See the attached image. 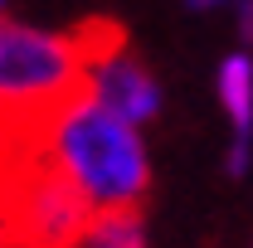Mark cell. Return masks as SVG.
I'll use <instances>...</instances> for the list:
<instances>
[{"label":"cell","mask_w":253,"mask_h":248,"mask_svg":"<svg viewBox=\"0 0 253 248\" xmlns=\"http://www.w3.org/2000/svg\"><path fill=\"white\" fill-rule=\"evenodd\" d=\"M88 93V68L73 34L34 25H0V102H5V156L34 151L63 107Z\"/></svg>","instance_id":"1"},{"label":"cell","mask_w":253,"mask_h":248,"mask_svg":"<svg viewBox=\"0 0 253 248\" xmlns=\"http://www.w3.org/2000/svg\"><path fill=\"white\" fill-rule=\"evenodd\" d=\"M34 151L49 156L88 195L93 209H136V200L151 185V165H146V146H141L136 126L107 112L93 93L63 107Z\"/></svg>","instance_id":"2"},{"label":"cell","mask_w":253,"mask_h":248,"mask_svg":"<svg viewBox=\"0 0 253 248\" xmlns=\"http://www.w3.org/2000/svg\"><path fill=\"white\" fill-rule=\"evenodd\" d=\"M93 214L88 195L44 151L5 156V248H78Z\"/></svg>","instance_id":"3"},{"label":"cell","mask_w":253,"mask_h":248,"mask_svg":"<svg viewBox=\"0 0 253 248\" xmlns=\"http://www.w3.org/2000/svg\"><path fill=\"white\" fill-rule=\"evenodd\" d=\"M88 93H93L107 112H117L122 122H131V126L151 122V117L161 112L156 78H151V68H146L141 59H131V49H122L117 59L88 68Z\"/></svg>","instance_id":"4"},{"label":"cell","mask_w":253,"mask_h":248,"mask_svg":"<svg viewBox=\"0 0 253 248\" xmlns=\"http://www.w3.org/2000/svg\"><path fill=\"white\" fill-rule=\"evenodd\" d=\"M219 102L234 122V146H229V175L249 170V151H253V59L249 54H229L219 63Z\"/></svg>","instance_id":"5"},{"label":"cell","mask_w":253,"mask_h":248,"mask_svg":"<svg viewBox=\"0 0 253 248\" xmlns=\"http://www.w3.org/2000/svg\"><path fill=\"white\" fill-rule=\"evenodd\" d=\"M78 248H146L141 209H97Z\"/></svg>","instance_id":"6"},{"label":"cell","mask_w":253,"mask_h":248,"mask_svg":"<svg viewBox=\"0 0 253 248\" xmlns=\"http://www.w3.org/2000/svg\"><path fill=\"white\" fill-rule=\"evenodd\" d=\"M73 44H78V54H83V68H97V63L117 59V54L126 49V30L117 25V20L93 15V20H83V25L73 30Z\"/></svg>","instance_id":"7"},{"label":"cell","mask_w":253,"mask_h":248,"mask_svg":"<svg viewBox=\"0 0 253 248\" xmlns=\"http://www.w3.org/2000/svg\"><path fill=\"white\" fill-rule=\"evenodd\" d=\"M234 15H239V34L253 39V0H239V5H234Z\"/></svg>","instance_id":"8"},{"label":"cell","mask_w":253,"mask_h":248,"mask_svg":"<svg viewBox=\"0 0 253 248\" xmlns=\"http://www.w3.org/2000/svg\"><path fill=\"white\" fill-rule=\"evenodd\" d=\"M190 10H214V5H239V0H185Z\"/></svg>","instance_id":"9"}]
</instances>
